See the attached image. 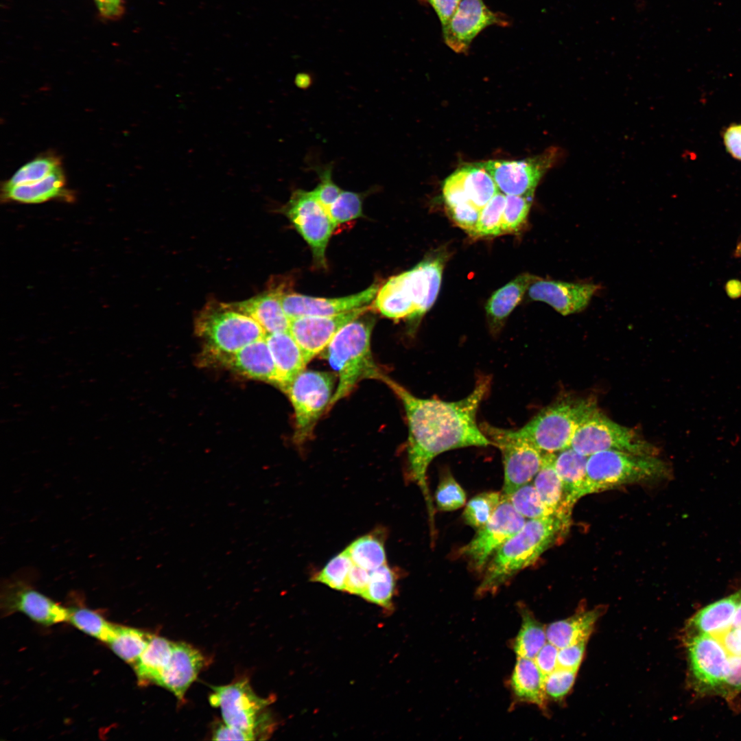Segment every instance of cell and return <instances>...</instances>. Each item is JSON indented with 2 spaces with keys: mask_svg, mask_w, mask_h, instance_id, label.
Masks as SVG:
<instances>
[{
  "mask_svg": "<svg viewBox=\"0 0 741 741\" xmlns=\"http://www.w3.org/2000/svg\"><path fill=\"white\" fill-rule=\"evenodd\" d=\"M380 380L397 395L405 409L409 474L421 489L430 522H433L432 500L426 475L432 460L449 450L491 445L476 423L477 412L489 392L490 379H482L467 397L453 402L417 397L385 374Z\"/></svg>",
  "mask_w": 741,
  "mask_h": 741,
  "instance_id": "1",
  "label": "cell"
},
{
  "mask_svg": "<svg viewBox=\"0 0 741 741\" xmlns=\"http://www.w3.org/2000/svg\"><path fill=\"white\" fill-rule=\"evenodd\" d=\"M570 523L556 515L526 521L488 563L476 594L495 593L518 572L534 564L549 548L563 538Z\"/></svg>",
  "mask_w": 741,
  "mask_h": 741,
  "instance_id": "2",
  "label": "cell"
},
{
  "mask_svg": "<svg viewBox=\"0 0 741 741\" xmlns=\"http://www.w3.org/2000/svg\"><path fill=\"white\" fill-rule=\"evenodd\" d=\"M373 318L362 315L343 326L326 349V358L338 376L329 403L333 406L349 395L363 379H381L384 374L374 362L370 349Z\"/></svg>",
  "mask_w": 741,
  "mask_h": 741,
  "instance_id": "3",
  "label": "cell"
},
{
  "mask_svg": "<svg viewBox=\"0 0 741 741\" xmlns=\"http://www.w3.org/2000/svg\"><path fill=\"white\" fill-rule=\"evenodd\" d=\"M194 326L212 361L236 353L267 335L253 318L235 309L231 303L215 300L207 302L198 311Z\"/></svg>",
  "mask_w": 741,
  "mask_h": 741,
  "instance_id": "4",
  "label": "cell"
},
{
  "mask_svg": "<svg viewBox=\"0 0 741 741\" xmlns=\"http://www.w3.org/2000/svg\"><path fill=\"white\" fill-rule=\"evenodd\" d=\"M669 464L658 456L606 450L588 457L583 497L626 484L669 478Z\"/></svg>",
  "mask_w": 741,
  "mask_h": 741,
  "instance_id": "5",
  "label": "cell"
},
{
  "mask_svg": "<svg viewBox=\"0 0 741 741\" xmlns=\"http://www.w3.org/2000/svg\"><path fill=\"white\" fill-rule=\"evenodd\" d=\"M597 409L593 399H561L543 408L521 428L511 431L543 453H557L570 447L578 428Z\"/></svg>",
  "mask_w": 741,
  "mask_h": 741,
  "instance_id": "6",
  "label": "cell"
},
{
  "mask_svg": "<svg viewBox=\"0 0 741 741\" xmlns=\"http://www.w3.org/2000/svg\"><path fill=\"white\" fill-rule=\"evenodd\" d=\"M589 456L606 450H617L644 456H658L659 450L634 430L607 418L597 409L578 428L570 447Z\"/></svg>",
  "mask_w": 741,
  "mask_h": 741,
  "instance_id": "7",
  "label": "cell"
},
{
  "mask_svg": "<svg viewBox=\"0 0 741 741\" xmlns=\"http://www.w3.org/2000/svg\"><path fill=\"white\" fill-rule=\"evenodd\" d=\"M333 375L326 372L304 370L285 390L294 410V440L302 444L313 429L333 397Z\"/></svg>",
  "mask_w": 741,
  "mask_h": 741,
  "instance_id": "8",
  "label": "cell"
},
{
  "mask_svg": "<svg viewBox=\"0 0 741 741\" xmlns=\"http://www.w3.org/2000/svg\"><path fill=\"white\" fill-rule=\"evenodd\" d=\"M211 703L220 707L225 724L250 733L257 739L261 731L269 729L270 719L264 714L270 698L258 696L246 679L213 687Z\"/></svg>",
  "mask_w": 741,
  "mask_h": 741,
  "instance_id": "9",
  "label": "cell"
},
{
  "mask_svg": "<svg viewBox=\"0 0 741 741\" xmlns=\"http://www.w3.org/2000/svg\"><path fill=\"white\" fill-rule=\"evenodd\" d=\"M281 211L310 247L315 264L325 268V252L336 226L313 191L296 189Z\"/></svg>",
  "mask_w": 741,
  "mask_h": 741,
  "instance_id": "10",
  "label": "cell"
},
{
  "mask_svg": "<svg viewBox=\"0 0 741 741\" xmlns=\"http://www.w3.org/2000/svg\"><path fill=\"white\" fill-rule=\"evenodd\" d=\"M482 432L502 455L504 481L502 493L509 495L532 482L539 471L543 452L530 442L515 436L511 430L498 428L484 423Z\"/></svg>",
  "mask_w": 741,
  "mask_h": 741,
  "instance_id": "11",
  "label": "cell"
},
{
  "mask_svg": "<svg viewBox=\"0 0 741 741\" xmlns=\"http://www.w3.org/2000/svg\"><path fill=\"white\" fill-rule=\"evenodd\" d=\"M526 518L502 493L501 502L491 519L478 530L475 537L460 549L473 571H484L495 553L526 523Z\"/></svg>",
  "mask_w": 741,
  "mask_h": 741,
  "instance_id": "12",
  "label": "cell"
},
{
  "mask_svg": "<svg viewBox=\"0 0 741 741\" xmlns=\"http://www.w3.org/2000/svg\"><path fill=\"white\" fill-rule=\"evenodd\" d=\"M559 155V150L552 148L526 159L490 160L477 164L491 176L498 190L504 194L533 196L540 180Z\"/></svg>",
  "mask_w": 741,
  "mask_h": 741,
  "instance_id": "13",
  "label": "cell"
},
{
  "mask_svg": "<svg viewBox=\"0 0 741 741\" xmlns=\"http://www.w3.org/2000/svg\"><path fill=\"white\" fill-rule=\"evenodd\" d=\"M685 644L697 690L721 694L729 657L719 639L709 634L687 635Z\"/></svg>",
  "mask_w": 741,
  "mask_h": 741,
  "instance_id": "14",
  "label": "cell"
},
{
  "mask_svg": "<svg viewBox=\"0 0 741 741\" xmlns=\"http://www.w3.org/2000/svg\"><path fill=\"white\" fill-rule=\"evenodd\" d=\"M1 608L3 614L22 612L45 625L68 621L69 609L38 591L22 576H13L3 583Z\"/></svg>",
  "mask_w": 741,
  "mask_h": 741,
  "instance_id": "15",
  "label": "cell"
},
{
  "mask_svg": "<svg viewBox=\"0 0 741 741\" xmlns=\"http://www.w3.org/2000/svg\"><path fill=\"white\" fill-rule=\"evenodd\" d=\"M506 26L504 15L491 11L483 0H462L455 13L443 28L445 43L457 53H465L472 40L490 25Z\"/></svg>",
  "mask_w": 741,
  "mask_h": 741,
  "instance_id": "16",
  "label": "cell"
},
{
  "mask_svg": "<svg viewBox=\"0 0 741 741\" xmlns=\"http://www.w3.org/2000/svg\"><path fill=\"white\" fill-rule=\"evenodd\" d=\"M368 306L333 316H308L290 320L289 332L301 347L309 363L326 349L337 332L349 322L364 314Z\"/></svg>",
  "mask_w": 741,
  "mask_h": 741,
  "instance_id": "17",
  "label": "cell"
},
{
  "mask_svg": "<svg viewBox=\"0 0 741 741\" xmlns=\"http://www.w3.org/2000/svg\"><path fill=\"white\" fill-rule=\"evenodd\" d=\"M443 259H427L412 269L392 277L415 307L412 319L427 312L434 303L440 287Z\"/></svg>",
  "mask_w": 741,
  "mask_h": 741,
  "instance_id": "18",
  "label": "cell"
},
{
  "mask_svg": "<svg viewBox=\"0 0 741 741\" xmlns=\"http://www.w3.org/2000/svg\"><path fill=\"white\" fill-rule=\"evenodd\" d=\"M379 287V284L373 283L360 292L332 298L285 292L281 300L283 308L290 320L300 316H333L368 306L374 301Z\"/></svg>",
  "mask_w": 741,
  "mask_h": 741,
  "instance_id": "19",
  "label": "cell"
},
{
  "mask_svg": "<svg viewBox=\"0 0 741 741\" xmlns=\"http://www.w3.org/2000/svg\"><path fill=\"white\" fill-rule=\"evenodd\" d=\"M600 289L593 283H576L536 277L528 289V296L543 301L563 316L581 311Z\"/></svg>",
  "mask_w": 741,
  "mask_h": 741,
  "instance_id": "20",
  "label": "cell"
},
{
  "mask_svg": "<svg viewBox=\"0 0 741 741\" xmlns=\"http://www.w3.org/2000/svg\"><path fill=\"white\" fill-rule=\"evenodd\" d=\"M213 362L248 378L278 386L276 366L266 338L245 346L236 353L217 357Z\"/></svg>",
  "mask_w": 741,
  "mask_h": 741,
  "instance_id": "21",
  "label": "cell"
},
{
  "mask_svg": "<svg viewBox=\"0 0 741 741\" xmlns=\"http://www.w3.org/2000/svg\"><path fill=\"white\" fill-rule=\"evenodd\" d=\"M285 292L283 285L272 284L257 296L231 304L235 309L253 318L267 334L289 331L290 319L285 314L281 300Z\"/></svg>",
  "mask_w": 741,
  "mask_h": 741,
  "instance_id": "22",
  "label": "cell"
},
{
  "mask_svg": "<svg viewBox=\"0 0 741 741\" xmlns=\"http://www.w3.org/2000/svg\"><path fill=\"white\" fill-rule=\"evenodd\" d=\"M204 661L202 655L196 648L183 642L174 643L169 663L157 685L172 692L178 699L183 700L185 692L196 679Z\"/></svg>",
  "mask_w": 741,
  "mask_h": 741,
  "instance_id": "23",
  "label": "cell"
},
{
  "mask_svg": "<svg viewBox=\"0 0 741 741\" xmlns=\"http://www.w3.org/2000/svg\"><path fill=\"white\" fill-rule=\"evenodd\" d=\"M73 192L67 188V180L62 167L45 178L30 184L9 186L3 185L1 199L22 204H39L60 199L71 201Z\"/></svg>",
  "mask_w": 741,
  "mask_h": 741,
  "instance_id": "24",
  "label": "cell"
},
{
  "mask_svg": "<svg viewBox=\"0 0 741 741\" xmlns=\"http://www.w3.org/2000/svg\"><path fill=\"white\" fill-rule=\"evenodd\" d=\"M266 340L276 366L278 386L285 391L289 384L308 364L289 331L268 333Z\"/></svg>",
  "mask_w": 741,
  "mask_h": 741,
  "instance_id": "25",
  "label": "cell"
},
{
  "mask_svg": "<svg viewBox=\"0 0 741 741\" xmlns=\"http://www.w3.org/2000/svg\"><path fill=\"white\" fill-rule=\"evenodd\" d=\"M603 612L604 608L598 607L593 609L581 611L566 619L550 624L545 628L548 642L558 649L582 642H587Z\"/></svg>",
  "mask_w": 741,
  "mask_h": 741,
  "instance_id": "26",
  "label": "cell"
},
{
  "mask_svg": "<svg viewBox=\"0 0 741 741\" xmlns=\"http://www.w3.org/2000/svg\"><path fill=\"white\" fill-rule=\"evenodd\" d=\"M555 454H543L541 467L532 483L551 513L570 523L572 507L566 500L562 482L554 467Z\"/></svg>",
  "mask_w": 741,
  "mask_h": 741,
  "instance_id": "27",
  "label": "cell"
},
{
  "mask_svg": "<svg viewBox=\"0 0 741 741\" xmlns=\"http://www.w3.org/2000/svg\"><path fill=\"white\" fill-rule=\"evenodd\" d=\"M545 676L534 659L517 657L510 678V687L516 700L547 709V695L544 687Z\"/></svg>",
  "mask_w": 741,
  "mask_h": 741,
  "instance_id": "28",
  "label": "cell"
},
{
  "mask_svg": "<svg viewBox=\"0 0 741 741\" xmlns=\"http://www.w3.org/2000/svg\"><path fill=\"white\" fill-rule=\"evenodd\" d=\"M740 600L741 590L701 609L689 620L687 635H713L728 628Z\"/></svg>",
  "mask_w": 741,
  "mask_h": 741,
  "instance_id": "29",
  "label": "cell"
},
{
  "mask_svg": "<svg viewBox=\"0 0 741 741\" xmlns=\"http://www.w3.org/2000/svg\"><path fill=\"white\" fill-rule=\"evenodd\" d=\"M588 456L571 447L555 454L554 464L562 482L566 500L573 507L583 495Z\"/></svg>",
  "mask_w": 741,
  "mask_h": 741,
  "instance_id": "30",
  "label": "cell"
},
{
  "mask_svg": "<svg viewBox=\"0 0 741 741\" xmlns=\"http://www.w3.org/2000/svg\"><path fill=\"white\" fill-rule=\"evenodd\" d=\"M536 277L529 274H520L493 293L486 303V311L494 329L499 327L519 303Z\"/></svg>",
  "mask_w": 741,
  "mask_h": 741,
  "instance_id": "31",
  "label": "cell"
},
{
  "mask_svg": "<svg viewBox=\"0 0 741 741\" xmlns=\"http://www.w3.org/2000/svg\"><path fill=\"white\" fill-rule=\"evenodd\" d=\"M174 642L152 635L148 646L133 665L139 683L158 684L161 675L170 659Z\"/></svg>",
  "mask_w": 741,
  "mask_h": 741,
  "instance_id": "32",
  "label": "cell"
},
{
  "mask_svg": "<svg viewBox=\"0 0 741 741\" xmlns=\"http://www.w3.org/2000/svg\"><path fill=\"white\" fill-rule=\"evenodd\" d=\"M385 532L380 530L364 534L345 549L353 563L368 571L386 563Z\"/></svg>",
  "mask_w": 741,
  "mask_h": 741,
  "instance_id": "33",
  "label": "cell"
},
{
  "mask_svg": "<svg viewBox=\"0 0 741 741\" xmlns=\"http://www.w3.org/2000/svg\"><path fill=\"white\" fill-rule=\"evenodd\" d=\"M521 625L513 642V648L517 657L534 659L547 643L545 628L526 608H521Z\"/></svg>",
  "mask_w": 741,
  "mask_h": 741,
  "instance_id": "34",
  "label": "cell"
},
{
  "mask_svg": "<svg viewBox=\"0 0 741 741\" xmlns=\"http://www.w3.org/2000/svg\"><path fill=\"white\" fill-rule=\"evenodd\" d=\"M461 167L467 194L471 202L481 209L499 191L491 176L477 163Z\"/></svg>",
  "mask_w": 741,
  "mask_h": 741,
  "instance_id": "35",
  "label": "cell"
},
{
  "mask_svg": "<svg viewBox=\"0 0 741 741\" xmlns=\"http://www.w3.org/2000/svg\"><path fill=\"white\" fill-rule=\"evenodd\" d=\"M397 575L387 563L370 571L366 589L362 597L386 609H391Z\"/></svg>",
  "mask_w": 741,
  "mask_h": 741,
  "instance_id": "36",
  "label": "cell"
},
{
  "mask_svg": "<svg viewBox=\"0 0 741 741\" xmlns=\"http://www.w3.org/2000/svg\"><path fill=\"white\" fill-rule=\"evenodd\" d=\"M152 635L137 628L117 625L115 634L108 644L121 659L134 665L148 646Z\"/></svg>",
  "mask_w": 741,
  "mask_h": 741,
  "instance_id": "37",
  "label": "cell"
},
{
  "mask_svg": "<svg viewBox=\"0 0 741 741\" xmlns=\"http://www.w3.org/2000/svg\"><path fill=\"white\" fill-rule=\"evenodd\" d=\"M68 621L80 631L107 644L116 632L117 625L107 622L95 611L84 607L69 608Z\"/></svg>",
  "mask_w": 741,
  "mask_h": 741,
  "instance_id": "38",
  "label": "cell"
},
{
  "mask_svg": "<svg viewBox=\"0 0 741 741\" xmlns=\"http://www.w3.org/2000/svg\"><path fill=\"white\" fill-rule=\"evenodd\" d=\"M62 167L60 158L55 154H43L30 161L3 185L13 186L40 181Z\"/></svg>",
  "mask_w": 741,
  "mask_h": 741,
  "instance_id": "39",
  "label": "cell"
},
{
  "mask_svg": "<svg viewBox=\"0 0 741 741\" xmlns=\"http://www.w3.org/2000/svg\"><path fill=\"white\" fill-rule=\"evenodd\" d=\"M502 499V493L486 491L472 497L462 513L464 521L477 530L493 517Z\"/></svg>",
  "mask_w": 741,
  "mask_h": 741,
  "instance_id": "40",
  "label": "cell"
},
{
  "mask_svg": "<svg viewBox=\"0 0 741 741\" xmlns=\"http://www.w3.org/2000/svg\"><path fill=\"white\" fill-rule=\"evenodd\" d=\"M504 495L521 515L528 519L554 515L545 506L531 482L520 486L510 494Z\"/></svg>",
  "mask_w": 741,
  "mask_h": 741,
  "instance_id": "41",
  "label": "cell"
},
{
  "mask_svg": "<svg viewBox=\"0 0 741 741\" xmlns=\"http://www.w3.org/2000/svg\"><path fill=\"white\" fill-rule=\"evenodd\" d=\"M506 195L498 191L481 209L473 236L493 237L502 234Z\"/></svg>",
  "mask_w": 741,
  "mask_h": 741,
  "instance_id": "42",
  "label": "cell"
},
{
  "mask_svg": "<svg viewBox=\"0 0 741 741\" xmlns=\"http://www.w3.org/2000/svg\"><path fill=\"white\" fill-rule=\"evenodd\" d=\"M353 563L346 550L333 556L325 566L313 576L311 580L329 587L344 591L349 572Z\"/></svg>",
  "mask_w": 741,
  "mask_h": 741,
  "instance_id": "43",
  "label": "cell"
},
{
  "mask_svg": "<svg viewBox=\"0 0 741 741\" xmlns=\"http://www.w3.org/2000/svg\"><path fill=\"white\" fill-rule=\"evenodd\" d=\"M364 197V193L344 190L341 191L328 209L329 215L336 227L362 217Z\"/></svg>",
  "mask_w": 741,
  "mask_h": 741,
  "instance_id": "44",
  "label": "cell"
},
{
  "mask_svg": "<svg viewBox=\"0 0 741 741\" xmlns=\"http://www.w3.org/2000/svg\"><path fill=\"white\" fill-rule=\"evenodd\" d=\"M533 196L506 195L502 234L518 231L526 223Z\"/></svg>",
  "mask_w": 741,
  "mask_h": 741,
  "instance_id": "45",
  "label": "cell"
},
{
  "mask_svg": "<svg viewBox=\"0 0 741 741\" xmlns=\"http://www.w3.org/2000/svg\"><path fill=\"white\" fill-rule=\"evenodd\" d=\"M435 501L440 510H454L464 505L466 493L454 477L448 473L441 478L437 486Z\"/></svg>",
  "mask_w": 741,
  "mask_h": 741,
  "instance_id": "46",
  "label": "cell"
},
{
  "mask_svg": "<svg viewBox=\"0 0 741 741\" xmlns=\"http://www.w3.org/2000/svg\"><path fill=\"white\" fill-rule=\"evenodd\" d=\"M317 174L319 183L312 190L315 197L328 211L329 207L335 202L342 189L337 185L332 178L333 165H315L311 167Z\"/></svg>",
  "mask_w": 741,
  "mask_h": 741,
  "instance_id": "47",
  "label": "cell"
},
{
  "mask_svg": "<svg viewBox=\"0 0 741 741\" xmlns=\"http://www.w3.org/2000/svg\"><path fill=\"white\" fill-rule=\"evenodd\" d=\"M577 671L557 667L545 677L544 687L547 697L554 701L562 700L574 685Z\"/></svg>",
  "mask_w": 741,
  "mask_h": 741,
  "instance_id": "48",
  "label": "cell"
},
{
  "mask_svg": "<svg viewBox=\"0 0 741 741\" xmlns=\"http://www.w3.org/2000/svg\"><path fill=\"white\" fill-rule=\"evenodd\" d=\"M447 209L455 223L473 236L480 209L471 202L459 204Z\"/></svg>",
  "mask_w": 741,
  "mask_h": 741,
  "instance_id": "49",
  "label": "cell"
},
{
  "mask_svg": "<svg viewBox=\"0 0 741 741\" xmlns=\"http://www.w3.org/2000/svg\"><path fill=\"white\" fill-rule=\"evenodd\" d=\"M586 643L582 642L558 649V667L578 671L585 655Z\"/></svg>",
  "mask_w": 741,
  "mask_h": 741,
  "instance_id": "50",
  "label": "cell"
},
{
  "mask_svg": "<svg viewBox=\"0 0 741 741\" xmlns=\"http://www.w3.org/2000/svg\"><path fill=\"white\" fill-rule=\"evenodd\" d=\"M741 691V655L730 656L727 677L721 694L727 698L733 697Z\"/></svg>",
  "mask_w": 741,
  "mask_h": 741,
  "instance_id": "51",
  "label": "cell"
},
{
  "mask_svg": "<svg viewBox=\"0 0 741 741\" xmlns=\"http://www.w3.org/2000/svg\"><path fill=\"white\" fill-rule=\"evenodd\" d=\"M369 576L370 571L353 563L349 572L344 591L362 597L368 585Z\"/></svg>",
  "mask_w": 741,
  "mask_h": 741,
  "instance_id": "52",
  "label": "cell"
},
{
  "mask_svg": "<svg viewBox=\"0 0 741 741\" xmlns=\"http://www.w3.org/2000/svg\"><path fill=\"white\" fill-rule=\"evenodd\" d=\"M558 648L548 642L534 659L539 669L545 677L558 667Z\"/></svg>",
  "mask_w": 741,
  "mask_h": 741,
  "instance_id": "53",
  "label": "cell"
},
{
  "mask_svg": "<svg viewBox=\"0 0 741 741\" xmlns=\"http://www.w3.org/2000/svg\"><path fill=\"white\" fill-rule=\"evenodd\" d=\"M710 635V634H709ZM719 639L729 657L741 655V629L730 626L725 631L711 635Z\"/></svg>",
  "mask_w": 741,
  "mask_h": 741,
  "instance_id": "54",
  "label": "cell"
},
{
  "mask_svg": "<svg viewBox=\"0 0 741 741\" xmlns=\"http://www.w3.org/2000/svg\"><path fill=\"white\" fill-rule=\"evenodd\" d=\"M419 1L429 4L434 9L443 28L448 24L462 0Z\"/></svg>",
  "mask_w": 741,
  "mask_h": 741,
  "instance_id": "55",
  "label": "cell"
},
{
  "mask_svg": "<svg viewBox=\"0 0 741 741\" xmlns=\"http://www.w3.org/2000/svg\"><path fill=\"white\" fill-rule=\"evenodd\" d=\"M723 140L727 152L734 158L741 161V124L729 126L724 132Z\"/></svg>",
  "mask_w": 741,
  "mask_h": 741,
  "instance_id": "56",
  "label": "cell"
},
{
  "mask_svg": "<svg viewBox=\"0 0 741 741\" xmlns=\"http://www.w3.org/2000/svg\"><path fill=\"white\" fill-rule=\"evenodd\" d=\"M213 740H254L256 738L250 733L225 724L220 725L215 729L213 734Z\"/></svg>",
  "mask_w": 741,
  "mask_h": 741,
  "instance_id": "57",
  "label": "cell"
},
{
  "mask_svg": "<svg viewBox=\"0 0 741 741\" xmlns=\"http://www.w3.org/2000/svg\"><path fill=\"white\" fill-rule=\"evenodd\" d=\"M100 14L108 19H115L122 14V0H95Z\"/></svg>",
  "mask_w": 741,
  "mask_h": 741,
  "instance_id": "58",
  "label": "cell"
},
{
  "mask_svg": "<svg viewBox=\"0 0 741 741\" xmlns=\"http://www.w3.org/2000/svg\"><path fill=\"white\" fill-rule=\"evenodd\" d=\"M296 83L299 87H307L311 83V78L307 73H299L296 75Z\"/></svg>",
  "mask_w": 741,
  "mask_h": 741,
  "instance_id": "59",
  "label": "cell"
},
{
  "mask_svg": "<svg viewBox=\"0 0 741 741\" xmlns=\"http://www.w3.org/2000/svg\"><path fill=\"white\" fill-rule=\"evenodd\" d=\"M731 626L733 628L741 629V600L735 611Z\"/></svg>",
  "mask_w": 741,
  "mask_h": 741,
  "instance_id": "60",
  "label": "cell"
},
{
  "mask_svg": "<svg viewBox=\"0 0 741 741\" xmlns=\"http://www.w3.org/2000/svg\"><path fill=\"white\" fill-rule=\"evenodd\" d=\"M735 254L736 257H741V241L736 246Z\"/></svg>",
  "mask_w": 741,
  "mask_h": 741,
  "instance_id": "61",
  "label": "cell"
}]
</instances>
